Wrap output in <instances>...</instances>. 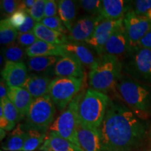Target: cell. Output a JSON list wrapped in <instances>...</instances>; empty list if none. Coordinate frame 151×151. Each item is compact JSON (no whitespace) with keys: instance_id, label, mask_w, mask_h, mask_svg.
Segmentation results:
<instances>
[{"instance_id":"obj_1","label":"cell","mask_w":151,"mask_h":151,"mask_svg":"<svg viewBox=\"0 0 151 151\" xmlns=\"http://www.w3.org/2000/svg\"><path fill=\"white\" fill-rule=\"evenodd\" d=\"M99 130L103 151H132L142 146L147 136L143 119L111 99Z\"/></svg>"},{"instance_id":"obj_2","label":"cell","mask_w":151,"mask_h":151,"mask_svg":"<svg viewBox=\"0 0 151 151\" xmlns=\"http://www.w3.org/2000/svg\"><path fill=\"white\" fill-rule=\"evenodd\" d=\"M116 89L123 102L141 118L151 113V86L121 74Z\"/></svg>"},{"instance_id":"obj_3","label":"cell","mask_w":151,"mask_h":151,"mask_svg":"<svg viewBox=\"0 0 151 151\" xmlns=\"http://www.w3.org/2000/svg\"><path fill=\"white\" fill-rule=\"evenodd\" d=\"M122 71V63L119 58L111 55H101L90 68L89 86L97 91L108 93L116 88Z\"/></svg>"},{"instance_id":"obj_4","label":"cell","mask_w":151,"mask_h":151,"mask_svg":"<svg viewBox=\"0 0 151 151\" xmlns=\"http://www.w3.org/2000/svg\"><path fill=\"white\" fill-rule=\"evenodd\" d=\"M110 98L106 94L89 88L85 92L78 107L79 122L99 129L104 118Z\"/></svg>"},{"instance_id":"obj_5","label":"cell","mask_w":151,"mask_h":151,"mask_svg":"<svg viewBox=\"0 0 151 151\" xmlns=\"http://www.w3.org/2000/svg\"><path fill=\"white\" fill-rule=\"evenodd\" d=\"M84 93L83 91L79 92L67 108L54 120L48 129L49 132H53L78 146L79 145L76 134L79 123L78 107Z\"/></svg>"},{"instance_id":"obj_6","label":"cell","mask_w":151,"mask_h":151,"mask_svg":"<svg viewBox=\"0 0 151 151\" xmlns=\"http://www.w3.org/2000/svg\"><path fill=\"white\" fill-rule=\"evenodd\" d=\"M55 113V106L48 94H46L34 99L26 116V121L22 125L27 129L47 132L54 121Z\"/></svg>"},{"instance_id":"obj_7","label":"cell","mask_w":151,"mask_h":151,"mask_svg":"<svg viewBox=\"0 0 151 151\" xmlns=\"http://www.w3.org/2000/svg\"><path fill=\"white\" fill-rule=\"evenodd\" d=\"M83 79L58 77L52 79L48 94L57 109L62 112L83 88Z\"/></svg>"},{"instance_id":"obj_8","label":"cell","mask_w":151,"mask_h":151,"mask_svg":"<svg viewBox=\"0 0 151 151\" xmlns=\"http://www.w3.org/2000/svg\"><path fill=\"white\" fill-rule=\"evenodd\" d=\"M122 70L127 76L143 83L151 86V49L136 48L124 58Z\"/></svg>"},{"instance_id":"obj_9","label":"cell","mask_w":151,"mask_h":151,"mask_svg":"<svg viewBox=\"0 0 151 151\" xmlns=\"http://www.w3.org/2000/svg\"><path fill=\"white\" fill-rule=\"evenodd\" d=\"M123 24L129 41L130 50L137 48L141 39L151 30L150 19L138 16L132 9L124 16Z\"/></svg>"},{"instance_id":"obj_10","label":"cell","mask_w":151,"mask_h":151,"mask_svg":"<svg viewBox=\"0 0 151 151\" xmlns=\"http://www.w3.org/2000/svg\"><path fill=\"white\" fill-rule=\"evenodd\" d=\"M104 20L101 15L85 16L75 22L67 36L69 42H87L93 35L97 26Z\"/></svg>"},{"instance_id":"obj_11","label":"cell","mask_w":151,"mask_h":151,"mask_svg":"<svg viewBox=\"0 0 151 151\" xmlns=\"http://www.w3.org/2000/svg\"><path fill=\"white\" fill-rule=\"evenodd\" d=\"M123 24V20H110L104 19L98 24L91 38L86 43L99 55H102L105 44L118 28Z\"/></svg>"},{"instance_id":"obj_12","label":"cell","mask_w":151,"mask_h":151,"mask_svg":"<svg viewBox=\"0 0 151 151\" xmlns=\"http://www.w3.org/2000/svg\"><path fill=\"white\" fill-rule=\"evenodd\" d=\"M28 71L24 62H6L1 75L9 88H23L29 76Z\"/></svg>"},{"instance_id":"obj_13","label":"cell","mask_w":151,"mask_h":151,"mask_svg":"<svg viewBox=\"0 0 151 151\" xmlns=\"http://www.w3.org/2000/svg\"><path fill=\"white\" fill-rule=\"evenodd\" d=\"M130 46L128 41L124 24H122L111 35L105 44L103 49V54L116 56L120 60V58H125L129 53Z\"/></svg>"},{"instance_id":"obj_14","label":"cell","mask_w":151,"mask_h":151,"mask_svg":"<svg viewBox=\"0 0 151 151\" xmlns=\"http://www.w3.org/2000/svg\"><path fill=\"white\" fill-rule=\"evenodd\" d=\"M76 137L79 146L84 151H103L101 136L97 128L88 127L79 122Z\"/></svg>"},{"instance_id":"obj_15","label":"cell","mask_w":151,"mask_h":151,"mask_svg":"<svg viewBox=\"0 0 151 151\" xmlns=\"http://www.w3.org/2000/svg\"><path fill=\"white\" fill-rule=\"evenodd\" d=\"M54 74L58 77H73L76 78H85L83 65L74 57L67 55L62 57L56 63Z\"/></svg>"},{"instance_id":"obj_16","label":"cell","mask_w":151,"mask_h":151,"mask_svg":"<svg viewBox=\"0 0 151 151\" xmlns=\"http://www.w3.org/2000/svg\"><path fill=\"white\" fill-rule=\"evenodd\" d=\"M131 6V3L123 0H104L101 1L100 15L106 20H123Z\"/></svg>"},{"instance_id":"obj_17","label":"cell","mask_w":151,"mask_h":151,"mask_svg":"<svg viewBox=\"0 0 151 151\" xmlns=\"http://www.w3.org/2000/svg\"><path fill=\"white\" fill-rule=\"evenodd\" d=\"M51 81L48 75L32 73L28 76L23 88L29 92L34 99H37L48 94Z\"/></svg>"},{"instance_id":"obj_18","label":"cell","mask_w":151,"mask_h":151,"mask_svg":"<svg viewBox=\"0 0 151 151\" xmlns=\"http://www.w3.org/2000/svg\"><path fill=\"white\" fill-rule=\"evenodd\" d=\"M7 97L14 104L22 118L27 116L34 98L24 88H9Z\"/></svg>"},{"instance_id":"obj_19","label":"cell","mask_w":151,"mask_h":151,"mask_svg":"<svg viewBox=\"0 0 151 151\" xmlns=\"http://www.w3.org/2000/svg\"><path fill=\"white\" fill-rule=\"evenodd\" d=\"M62 46L66 54L74 57L83 65L90 68L97 61V58L94 57L89 48L81 43L69 42Z\"/></svg>"},{"instance_id":"obj_20","label":"cell","mask_w":151,"mask_h":151,"mask_svg":"<svg viewBox=\"0 0 151 151\" xmlns=\"http://www.w3.org/2000/svg\"><path fill=\"white\" fill-rule=\"evenodd\" d=\"M26 53L29 58L40 56L65 57L67 55L62 46L53 45L38 40L31 46L26 48Z\"/></svg>"},{"instance_id":"obj_21","label":"cell","mask_w":151,"mask_h":151,"mask_svg":"<svg viewBox=\"0 0 151 151\" xmlns=\"http://www.w3.org/2000/svg\"><path fill=\"white\" fill-rule=\"evenodd\" d=\"M40 150L46 151H84L82 148L53 132H48Z\"/></svg>"},{"instance_id":"obj_22","label":"cell","mask_w":151,"mask_h":151,"mask_svg":"<svg viewBox=\"0 0 151 151\" xmlns=\"http://www.w3.org/2000/svg\"><path fill=\"white\" fill-rule=\"evenodd\" d=\"M32 32L39 40L50 44L62 46L69 43L67 36L65 34L49 29L41 22L36 23Z\"/></svg>"},{"instance_id":"obj_23","label":"cell","mask_w":151,"mask_h":151,"mask_svg":"<svg viewBox=\"0 0 151 151\" xmlns=\"http://www.w3.org/2000/svg\"><path fill=\"white\" fill-rule=\"evenodd\" d=\"M61 58L56 56H40L29 58L27 61L28 71L35 73H42L48 75L52 71L54 73V68L56 63Z\"/></svg>"},{"instance_id":"obj_24","label":"cell","mask_w":151,"mask_h":151,"mask_svg":"<svg viewBox=\"0 0 151 151\" xmlns=\"http://www.w3.org/2000/svg\"><path fill=\"white\" fill-rule=\"evenodd\" d=\"M58 7L59 18L69 32L75 23L74 20L77 14L75 1L71 0H60L58 1Z\"/></svg>"},{"instance_id":"obj_25","label":"cell","mask_w":151,"mask_h":151,"mask_svg":"<svg viewBox=\"0 0 151 151\" xmlns=\"http://www.w3.org/2000/svg\"><path fill=\"white\" fill-rule=\"evenodd\" d=\"M28 135V130L26 129L22 124H19L11 132V135L7 138L1 148L4 150L8 151L22 150Z\"/></svg>"},{"instance_id":"obj_26","label":"cell","mask_w":151,"mask_h":151,"mask_svg":"<svg viewBox=\"0 0 151 151\" xmlns=\"http://www.w3.org/2000/svg\"><path fill=\"white\" fill-rule=\"evenodd\" d=\"M1 55L6 62H24L23 60L25 59L27 53L26 48L18 43H14L6 46V48L3 49Z\"/></svg>"},{"instance_id":"obj_27","label":"cell","mask_w":151,"mask_h":151,"mask_svg":"<svg viewBox=\"0 0 151 151\" xmlns=\"http://www.w3.org/2000/svg\"><path fill=\"white\" fill-rule=\"evenodd\" d=\"M28 137L24 143L22 151H33L42 146L47 136V132L30 129H27Z\"/></svg>"},{"instance_id":"obj_28","label":"cell","mask_w":151,"mask_h":151,"mask_svg":"<svg viewBox=\"0 0 151 151\" xmlns=\"http://www.w3.org/2000/svg\"><path fill=\"white\" fill-rule=\"evenodd\" d=\"M18 32L9 24L6 18L0 22V43L1 45L8 46L14 43L18 37Z\"/></svg>"},{"instance_id":"obj_29","label":"cell","mask_w":151,"mask_h":151,"mask_svg":"<svg viewBox=\"0 0 151 151\" xmlns=\"http://www.w3.org/2000/svg\"><path fill=\"white\" fill-rule=\"evenodd\" d=\"M0 106L3 109L5 118L14 126H16V124H18L22 119V117L20 114L18 109H16L14 104L9 99L8 97L1 99Z\"/></svg>"},{"instance_id":"obj_30","label":"cell","mask_w":151,"mask_h":151,"mask_svg":"<svg viewBox=\"0 0 151 151\" xmlns=\"http://www.w3.org/2000/svg\"><path fill=\"white\" fill-rule=\"evenodd\" d=\"M46 0H36L32 7L27 13L34 19L36 22H41L45 18V6Z\"/></svg>"},{"instance_id":"obj_31","label":"cell","mask_w":151,"mask_h":151,"mask_svg":"<svg viewBox=\"0 0 151 151\" xmlns=\"http://www.w3.org/2000/svg\"><path fill=\"white\" fill-rule=\"evenodd\" d=\"M79 4L86 12L92 16L100 15L101 10V1L99 0H81Z\"/></svg>"},{"instance_id":"obj_32","label":"cell","mask_w":151,"mask_h":151,"mask_svg":"<svg viewBox=\"0 0 151 151\" xmlns=\"http://www.w3.org/2000/svg\"><path fill=\"white\" fill-rule=\"evenodd\" d=\"M41 23L45 25L49 29L55 30L58 32L62 34H67V28L62 23V20H60L59 16L50 17V18H44L41 20Z\"/></svg>"},{"instance_id":"obj_33","label":"cell","mask_w":151,"mask_h":151,"mask_svg":"<svg viewBox=\"0 0 151 151\" xmlns=\"http://www.w3.org/2000/svg\"><path fill=\"white\" fill-rule=\"evenodd\" d=\"M132 4L131 9L138 16L145 17L151 10V0H137Z\"/></svg>"},{"instance_id":"obj_34","label":"cell","mask_w":151,"mask_h":151,"mask_svg":"<svg viewBox=\"0 0 151 151\" xmlns=\"http://www.w3.org/2000/svg\"><path fill=\"white\" fill-rule=\"evenodd\" d=\"M27 13L24 11L18 10L12 16L6 18L9 24L15 29H18L20 26H22L25 21Z\"/></svg>"},{"instance_id":"obj_35","label":"cell","mask_w":151,"mask_h":151,"mask_svg":"<svg viewBox=\"0 0 151 151\" xmlns=\"http://www.w3.org/2000/svg\"><path fill=\"white\" fill-rule=\"evenodd\" d=\"M19 1L14 0H1V11L4 16L10 17L18 10Z\"/></svg>"},{"instance_id":"obj_36","label":"cell","mask_w":151,"mask_h":151,"mask_svg":"<svg viewBox=\"0 0 151 151\" xmlns=\"http://www.w3.org/2000/svg\"><path fill=\"white\" fill-rule=\"evenodd\" d=\"M39 40L37 37L35 35L33 32H29L27 33L18 34V39H17V43L22 47H25L26 48L31 46L34 43Z\"/></svg>"},{"instance_id":"obj_37","label":"cell","mask_w":151,"mask_h":151,"mask_svg":"<svg viewBox=\"0 0 151 151\" xmlns=\"http://www.w3.org/2000/svg\"><path fill=\"white\" fill-rule=\"evenodd\" d=\"M58 1L54 0H46L45 6V18L58 16Z\"/></svg>"},{"instance_id":"obj_38","label":"cell","mask_w":151,"mask_h":151,"mask_svg":"<svg viewBox=\"0 0 151 151\" xmlns=\"http://www.w3.org/2000/svg\"><path fill=\"white\" fill-rule=\"evenodd\" d=\"M36 23H37V22H36L35 20H34V19L27 13V16H26L25 21H24V24H22V26H20L17 30H18V33L20 34L29 32L32 31Z\"/></svg>"},{"instance_id":"obj_39","label":"cell","mask_w":151,"mask_h":151,"mask_svg":"<svg viewBox=\"0 0 151 151\" xmlns=\"http://www.w3.org/2000/svg\"><path fill=\"white\" fill-rule=\"evenodd\" d=\"M16 127L5 118L3 112V109L0 106V128L4 131H11Z\"/></svg>"},{"instance_id":"obj_40","label":"cell","mask_w":151,"mask_h":151,"mask_svg":"<svg viewBox=\"0 0 151 151\" xmlns=\"http://www.w3.org/2000/svg\"><path fill=\"white\" fill-rule=\"evenodd\" d=\"M137 48L151 49V30L141 39Z\"/></svg>"},{"instance_id":"obj_41","label":"cell","mask_w":151,"mask_h":151,"mask_svg":"<svg viewBox=\"0 0 151 151\" xmlns=\"http://www.w3.org/2000/svg\"><path fill=\"white\" fill-rule=\"evenodd\" d=\"M36 0H23V1H20L18 10L24 11L27 12L28 10H29L33 6Z\"/></svg>"},{"instance_id":"obj_42","label":"cell","mask_w":151,"mask_h":151,"mask_svg":"<svg viewBox=\"0 0 151 151\" xmlns=\"http://www.w3.org/2000/svg\"><path fill=\"white\" fill-rule=\"evenodd\" d=\"M7 90H8V87L4 79L1 78V84H0V99H3L7 97Z\"/></svg>"},{"instance_id":"obj_43","label":"cell","mask_w":151,"mask_h":151,"mask_svg":"<svg viewBox=\"0 0 151 151\" xmlns=\"http://www.w3.org/2000/svg\"><path fill=\"white\" fill-rule=\"evenodd\" d=\"M5 131L4 129H1V140H2V139L4 137V136H5Z\"/></svg>"},{"instance_id":"obj_44","label":"cell","mask_w":151,"mask_h":151,"mask_svg":"<svg viewBox=\"0 0 151 151\" xmlns=\"http://www.w3.org/2000/svg\"><path fill=\"white\" fill-rule=\"evenodd\" d=\"M145 17H146V18H148L151 20V10L149 11V12L146 15V16H145Z\"/></svg>"},{"instance_id":"obj_45","label":"cell","mask_w":151,"mask_h":151,"mask_svg":"<svg viewBox=\"0 0 151 151\" xmlns=\"http://www.w3.org/2000/svg\"><path fill=\"white\" fill-rule=\"evenodd\" d=\"M46 151H52V150H46Z\"/></svg>"},{"instance_id":"obj_46","label":"cell","mask_w":151,"mask_h":151,"mask_svg":"<svg viewBox=\"0 0 151 151\" xmlns=\"http://www.w3.org/2000/svg\"><path fill=\"white\" fill-rule=\"evenodd\" d=\"M150 151H151V148H150Z\"/></svg>"}]
</instances>
